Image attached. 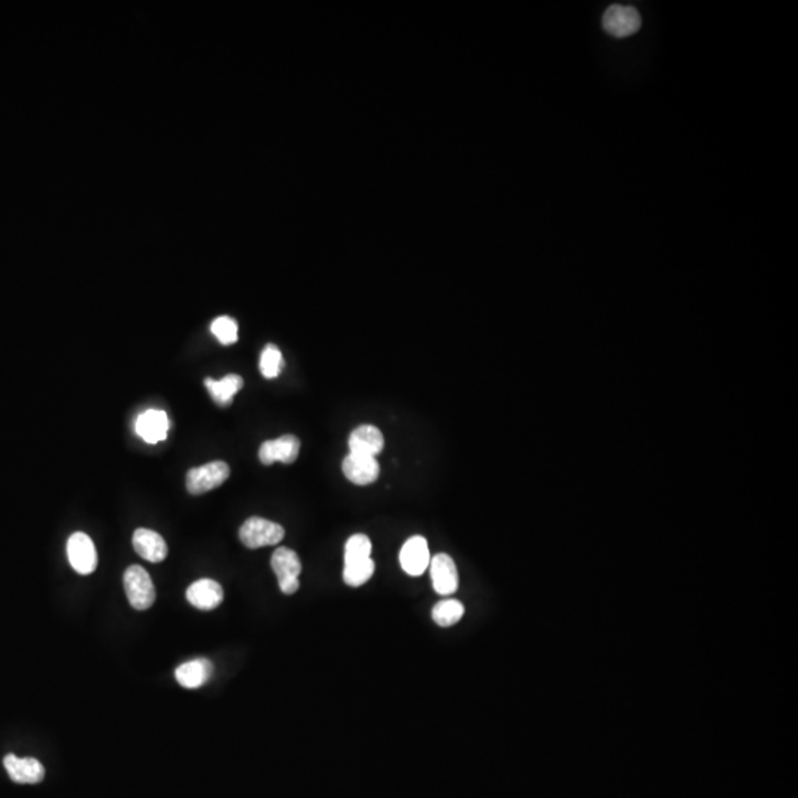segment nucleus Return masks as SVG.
<instances>
[{
    "label": "nucleus",
    "mask_w": 798,
    "mask_h": 798,
    "mask_svg": "<svg viewBox=\"0 0 798 798\" xmlns=\"http://www.w3.org/2000/svg\"><path fill=\"white\" fill-rule=\"evenodd\" d=\"M284 528L279 524L253 516L245 520L240 528V540L249 549H261L266 545H279L284 538Z\"/></svg>",
    "instance_id": "f03ea898"
},
{
    "label": "nucleus",
    "mask_w": 798,
    "mask_h": 798,
    "mask_svg": "<svg viewBox=\"0 0 798 798\" xmlns=\"http://www.w3.org/2000/svg\"><path fill=\"white\" fill-rule=\"evenodd\" d=\"M231 469L225 462H212L190 470L187 474V490L190 494L201 495L221 487L229 478Z\"/></svg>",
    "instance_id": "39448f33"
},
{
    "label": "nucleus",
    "mask_w": 798,
    "mask_h": 798,
    "mask_svg": "<svg viewBox=\"0 0 798 798\" xmlns=\"http://www.w3.org/2000/svg\"><path fill=\"white\" fill-rule=\"evenodd\" d=\"M213 674V665L208 660L199 658L192 661L179 665L175 671V678L179 685L187 689H197L210 680Z\"/></svg>",
    "instance_id": "dca6fc26"
},
{
    "label": "nucleus",
    "mask_w": 798,
    "mask_h": 798,
    "mask_svg": "<svg viewBox=\"0 0 798 798\" xmlns=\"http://www.w3.org/2000/svg\"><path fill=\"white\" fill-rule=\"evenodd\" d=\"M126 596L137 611H146L155 600V589L150 574L142 566L132 565L123 575Z\"/></svg>",
    "instance_id": "f257e3e1"
},
{
    "label": "nucleus",
    "mask_w": 798,
    "mask_h": 798,
    "mask_svg": "<svg viewBox=\"0 0 798 798\" xmlns=\"http://www.w3.org/2000/svg\"><path fill=\"white\" fill-rule=\"evenodd\" d=\"M371 559V541L364 534H355L346 541L345 566L357 565Z\"/></svg>",
    "instance_id": "6ab92c4d"
},
{
    "label": "nucleus",
    "mask_w": 798,
    "mask_h": 798,
    "mask_svg": "<svg viewBox=\"0 0 798 798\" xmlns=\"http://www.w3.org/2000/svg\"><path fill=\"white\" fill-rule=\"evenodd\" d=\"M350 451L352 454L376 457L385 448V438L380 429L371 424L358 426L350 437Z\"/></svg>",
    "instance_id": "2eb2a0df"
},
{
    "label": "nucleus",
    "mask_w": 798,
    "mask_h": 798,
    "mask_svg": "<svg viewBox=\"0 0 798 798\" xmlns=\"http://www.w3.org/2000/svg\"><path fill=\"white\" fill-rule=\"evenodd\" d=\"M341 469L346 478L357 485H370L377 481L380 474L377 458L361 454H348L343 460Z\"/></svg>",
    "instance_id": "9d476101"
},
{
    "label": "nucleus",
    "mask_w": 798,
    "mask_h": 798,
    "mask_svg": "<svg viewBox=\"0 0 798 798\" xmlns=\"http://www.w3.org/2000/svg\"><path fill=\"white\" fill-rule=\"evenodd\" d=\"M300 441L295 435H283V437L265 441L259 449V460L265 466L274 465L275 462L295 463L299 456Z\"/></svg>",
    "instance_id": "1a4fd4ad"
},
{
    "label": "nucleus",
    "mask_w": 798,
    "mask_h": 798,
    "mask_svg": "<svg viewBox=\"0 0 798 798\" xmlns=\"http://www.w3.org/2000/svg\"><path fill=\"white\" fill-rule=\"evenodd\" d=\"M169 428H171V423H169L166 412L163 410H155V408L139 414L135 421V432L148 444L164 441Z\"/></svg>",
    "instance_id": "9b49d317"
},
{
    "label": "nucleus",
    "mask_w": 798,
    "mask_h": 798,
    "mask_svg": "<svg viewBox=\"0 0 798 798\" xmlns=\"http://www.w3.org/2000/svg\"><path fill=\"white\" fill-rule=\"evenodd\" d=\"M602 25L603 30L614 38H628L641 30V13L633 6L612 4L603 13Z\"/></svg>",
    "instance_id": "20e7f679"
},
{
    "label": "nucleus",
    "mask_w": 798,
    "mask_h": 798,
    "mask_svg": "<svg viewBox=\"0 0 798 798\" xmlns=\"http://www.w3.org/2000/svg\"><path fill=\"white\" fill-rule=\"evenodd\" d=\"M210 330L217 336V341H221L222 345H233V343L238 341L237 323L233 318H229V316H219V318H217L210 325Z\"/></svg>",
    "instance_id": "4be33fe9"
},
{
    "label": "nucleus",
    "mask_w": 798,
    "mask_h": 798,
    "mask_svg": "<svg viewBox=\"0 0 798 798\" xmlns=\"http://www.w3.org/2000/svg\"><path fill=\"white\" fill-rule=\"evenodd\" d=\"M283 354H281V350L275 345H266L265 350H262V355H261V362H259V368H261L263 377H279V373L283 370Z\"/></svg>",
    "instance_id": "aec40b11"
},
{
    "label": "nucleus",
    "mask_w": 798,
    "mask_h": 798,
    "mask_svg": "<svg viewBox=\"0 0 798 798\" xmlns=\"http://www.w3.org/2000/svg\"><path fill=\"white\" fill-rule=\"evenodd\" d=\"M132 541L137 554L151 563H160L167 557L166 541L158 532L146 528L137 529L133 532Z\"/></svg>",
    "instance_id": "4468645a"
},
{
    "label": "nucleus",
    "mask_w": 798,
    "mask_h": 798,
    "mask_svg": "<svg viewBox=\"0 0 798 798\" xmlns=\"http://www.w3.org/2000/svg\"><path fill=\"white\" fill-rule=\"evenodd\" d=\"M4 769L9 777L17 784H39L45 777V767L40 761L31 757H20L8 754L4 758Z\"/></svg>",
    "instance_id": "ddd939ff"
},
{
    "label": "nucleus",
    "mask_w": 798,
    "mask_h": 798,
    "mask_svg": "<svg viewBox=\"0 0 798 798\" xmlns=\"http://www.w3.org/2000/svg\"><path fill=\"white\" fill-rule=\"evenodd\" d=\"M465 616V607L456 598H444L438 602L432 609V618L439 627H451L457 624Z\"/></svg>",
    "instance_id": "a211bd4d"
},
{
    "label": "nucleus",
    "mask_w": 798,
    "mask_h": 798,
    "mask_svg": "<svg viewBox=\"0 0 798 798\" xmlns=\"http://www.w3.org/2000/svg\"><path fill=\"white\" fill-rule=\"evenodd\" d=\"M244 380L238 375H226L222 380H213V378H206L204 386L208 389V394L212 396L213 401L219 407H229L233 403L234 396L237 392L242 391Z\"/></svg>",
    "instance_id": "f3484780"
},
{
    "label": "nucleus",
    "mask_w": 798,
    "mask_h": 798,
    "mask_svg": "<svg viewBox=\"0 0 798 798\" xmlns=\"http://www.w3.org/2000/svg\"><path fill=\"white\" fill-rule=\"evenodd\" d=\"M66 556L70 565L80 575H89L98 566V554L91 536L84 532H75L66 543Z\"/></svg>",
    "instance_id": "423d86ee"
},
{
    "label": "nucleus",
    "mask_w": 798,
    "mask_h": 798,
    "mask_svg": "<svg viewBox=\"0 0 798 798\" xmlns=\"http://www.w3.org/2000/svg\"><path fill=\"white\" fill-rule=\"evenodd\" d=\"M429 568H430L433 590L437 591L438 595L451 596L457 591L458 572L453 557L445 554H435L430 559Z\"/></svg>",
    "instance_id": "6e6552de"
},
{
    "label": "nucleus",
    "mask_w": 798,
    "mask_h": 798,
    "mask_svg": "<svg viewBox=\"0 0 798 798\" xmlns=\"http://www.w3.org/2000/svg\"><path fill=\"white\" fill-rule=\"evenodd\" d=\"M430 552L428 541L421 536H412L403 543L399 552V563L403 572L412 577H421L430 563Z\"/></svg>",
    "instance_id": "0eeeda50"
},
{
    "label": "nucleus",
    "mask_w": 798,
    "mask_h": 798,
    "mask_svg": "<svg viewBox=\"0 0 798 798\" xmlns=\"http://www.w3.org/2000/svg\"><path fill=\"white\" fill-rule=\"evenodd\" d=\"M376 563L373 559L362 562L358 565H350L343 568V581L350 587H361L375 574Z\"/></svg>",
    "instance_id": "412c9836"
},
{
    "label": "nucleus",
    "mask_w": 798,
    "mask_h": 798,
    "mask_svg": "<svg viewBox=\"0 0 798 798\" xmlns=\"http://www.w3.org/2000/svg\"><path fill=\"white\" fill-rule=\"evenodd\" d=\"M187 600L200 611H213L224 600V590L215 580L201 578L188 587Z\"/></svg>",
    "instance_id": "f8f14e48"
},
{
    "label": "nucleus",
    "mask_w": 798,
    "mask_h": 798,
    "mask_svg": "<svg viewBox=\"0 0 798 798\" xmlns=\"http://www.w3.org/2000/svg\"><path fill=\"white\" fill-rule=\"evenodd\" d=\"M270 566L279 580V590L284 595H295L299 590V575L302 572V562L293 550L279 547L270 557Z\"/></svg>",
    "instance_id": "7ed1b4c3"
}]
</instances>
